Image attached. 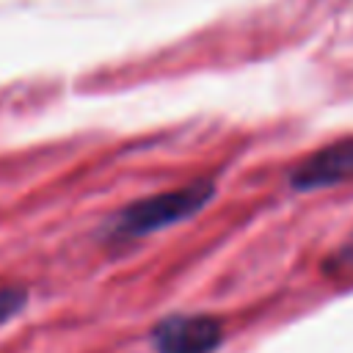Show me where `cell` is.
I'll return each instance as SVG.
<instances>
[{"mask_svg":"<svg viewBox=\"0 0 353 353\" xmlns=\"http://www.w3.org/2000/svg\"><path fill=\"white\" fill-rule=\"evenodd\" d=\"M325 270L328 273H342V270H353V232L350 237L325 259Z\"/></svg>","mask_w":353,"mask_h":353,"instance_id":"5","label":"cell"},{"mask_svg":"<svg viewBox=\"0 0 353 353\" xmlns=\"http://www.w3.org/2000/svg\"><path fill=\"white\" fill-rule=\"evenodd\" d=\"M212 196H215L212 179H193L182 188L138 199L105 221L102 237L119 243V240H138V237L163 232L174 223L193 218L199 210H204L210 204Z\"/></svg>","mask_w":353,"mask_h":353,"instance_id":"1","label":"cell"},{"mask_svg":"<svg viewBox=\"0 0 353 353\" xmlns=\"http://www.w3.org/2000/svg\"><path fill=\"white\" fill-rule=\"evenodd\" d=\"M154 353H212L223 342V325L212 314H168L152 325Z\"/></svg>","mask_w":353,"mask_h":353,"instance_id":"2","label":"cell"},{"mask_svg":"<svg viewBox=\"0 0 353 353\" xmlns=\"http://www.w3.org/2000/svg\"><path fill=\"white\" fill-rule=\"evenodd\" d=\"M353 179V135L331 141L290 168L287 182L292 190H323Z\"/></svg>","mask_w":353,"mask_h":353,"instance_id":"3","label":"cell"},{"mask_svg":"<svg viewBox=\"0 0 353 353\" xmlns=\"http://www.w3.org/2000/svg\"><path fill=\"white\" fill-rule=\"evenodd\" d=\"M30 301V292L28 287H19V284H8V287H0V325H6L8 320H14Z\"/></svg>","mask_w":353,"mask_h":353,"instance_id":"4","label":"cell"}]
</instances>
